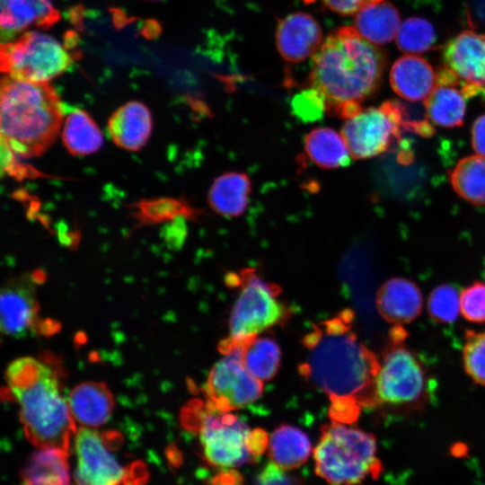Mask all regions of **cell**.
<instances>
[{
	"instance_id": "6da1fadb",
	"label": "cell",
	"mask_w": 485,
	"mask_h": 485,
	"mask_svg": "<svg viewBox=\"0 0 485 485\" xmlns=\"http://www.w3.org/2000/svg\"><path fill=\"white\" fill-rule=\"evenodd\" d=\"M303 344L306 354L300 373L329 397L333 421L349 424L361 407L377 403L380 362L353 331L350 310L314 325Z\"/></svg>"
},
{
	"instance_id": "7a4b0ae2",
	"label": "cell",
	"mask_w": 485,
	"mask_h": 485,
	"mask_svg": "<svg viewBox=\"0 0 485 485\" xmlns=\"http://www.w3.org/2000/svg\"><path fill=\"white\" fill-rule=\"evenodd\" d=\"M385 56L354 27L330 34L313 57L311 84L324 98L326 110L348 119L379 87Z\"/></svg>"
},
{
	"instance_id": "3957f363",
	"label": "cell",
	"mask_w": 485,
	"mask_h": 485,
	"mask_svg": "<svg viewBox=\"0 0 485 485\" xmlns=\"http://www.w3.org/2000/svg\"><path fill=\"white\" fill-rule=\"evenodd\" d=\"M61 377V366L51 355L23 357L6 369V395L19 406L20 419L31 444L69 454L76 427L62 392Z\"/></svg>"
},
{
	"instance_id": "277c9868",
	"label": "cell",
	"mask_w": 485,
	"mask_h": 485,
	"mask_svg": "<svg viewBox=\"0 0 485 485\" xmlns=\"http://www.w3.org/2000/svg\"><path fill=\"white\" fill-rule=\"evenodd\" d=\"M1 137L7 151L22 157L44 152L55 140L65 111L48 83L6 76L0 93Z\"/></svg>"
},
{
	"instance_id": "5b68a950",
	"label": "cell",
	"mask_w": 485,
	"mask_h": 485,
	"mask_svg": "<svg viewBox=\"0 0 485 485\" xmlns=\"http://www.w3.org/2000/svg\"><path fill=\"white\" fill-rule=\"evenodd\" d=\"M183 425L194 430L202 454L212 466L234 468L252 463L263 452L269 438L236 415L224 411L209 401L194 400L182 410Z\"/></svg>"
},
{
	"instance_id": "8992f818",
	"label": "cell",
	"mask_w": 485,
	"mask_h": 485,
	"mask_svg": "<svg viewBox=\"0 0 485 485\" xmlns=\"http://www.w3.org/2000/svg\"><path fill=\"white\" fill-rule=\"evenodd\" d=\"M313 456L316 474L331 484L357 485L381 473L375 436L346 423L323 426Z\"/></svg>"
},
{
	"instance_id": "52a82bcc",
	"label": "cell",
	"mask_w": 485,
	"mask_h": 485,
	"mask_svg": "<svg viewBox=\"0 0 485 485\" xmlns=\"http://www.w3.org/2000/svg\"><path fill=\"white\" fill-rule=\"evenodd\" d=\"M226 281L239 287V294L230 314L229 336L219 345L221 353L243 345L287 317L280 287L263 280L254 269L230 273Z\"/></svg>"
},
{
	"instance_id": "ba28073f",
	"label": "cell",
	"mask_w": 485,
	"mask_h": 485,
	"mask_svg": "<svg viewBox=\"0 0 485 485\" xmlns=\"http://www.w3.org/2000/svg\"><path fill=\"white\" fill-rule=\"evenodd\" d=\"M1 70L7 76L34 83H48L68 69L75 56L51 35L27 31L2 43Z\"/></svg>"
},
{
	"instance_id": "9c48e42d",
	"label": "cell",
	"mask_w": 485,
	"mask_h": 485,
	"mask_svg": "<svg viewBox=\"0 0 485 485\" xmlns=\"http://www.w3.org/2000/svg\"><path fill=\"white\" fill-rule=\"evenodd\" d=\"M401 342V331H396L376 375L377 403L409 406L424 401L427 394L428 378L424 367Z\"/></svg>"
},
{
	"instance_id": "30bf717a",
	"label": "cell",
	"mask_w": 485,
	"mask_h": 485,
	"mask_svg": "<svg viewBox=\"0 0 485 485\" xmlns=\"http://www.w3.org/2000/svg\"><path fill=\"white\" fill-rule=\"evenodd\" d=\"M109 434L81 427L74 436L75 485H138L144 469L124 466L111 451Z\"/></svg>"
},
{
	"instance_id": "8fae6325",
	"label": "cell",
	"mask_w": 485,
	"mask_h": 485,
	"mask_svg": "<svg viewBox=\"0 0 485 485\" xmlns=\"http://www.w3.org/2000/svg\"><path fill=\"white\" fill-rule=\"evenodd\" d=\"M403 115L402 104L387 101L379 107L362 109L346 119L341 135L351 157L371 158L386 151L404 127Z\"/></svg>"
},
{
	"instance_id": "7c38bea8",
	"label": "cell",
	"mask_w": 485,
	"mask_h": 485,
	"mask_svg": "<svg viewBox=\"0 0 485 485\" xmlns=\"http://www.w3.org/2000/svg\"><path fill=\"white\" fill-rule=\"evenodd\" d=\"M210 370L205 392L207 400L217 409L232 411L258 400L263 382L253 376L242 360V346L224 353Z\"/></svg>"
},
{
	"instance_id": "4fadbf2b",
	"label": "cell",
	"mask_w": 485,
	"mask_h": 485,
	"mask_svg": "<svg viewBox=\"0 0 485 485\" xmlns=\"http://www.w3.org/2000/svg\"><path fill=\"white\" fill-rule=\"evenodd\" d=\"M445 67L459 82L467 98L485 93V35L468 30L452 39L444 49Z\"/></svg>"
},
{
	"instance_id": "5bb4252c",
	"label": "cell",
	"mask_w": 485,
	"mask_h": 485,
	"mask_svg": "<svg viewBox=\"0 0 485 485\" xmlns=\"http://www.w3.org/2000/svg\"><path fill=\"white\" fill-rule=\"evenodd\" d=\"M32 277L8 281L1 291V331L13 338H23L39 330V303Z\"/></svg>"
},
{
	"instance_id": "9a60e30c",
	"label": "cell",
	"mask_w": 485,
	"mask_h": 485,
	"mask_svg": "<svg viewBox=\"0 0 485 485\" xmlns=\"http://www.w3.org/2000/svg\"><path fill=\"white\" fill-rule=\"evenodd\" d=\"M322 28L305 13H294L283 18L276 31V44L281 57L297 63L313 57L322 43Z\"/></svg>"
},
{
	"instance_id": "2e32d148",
	"label": "cell",
	"mask_w": 485,
	"mask_h": 485,
	"mask_svg": "<svg viewBox=\"0 0 485 485\" xmlns=\"http://www.w3.org/2000/svg\"><path fill=\"white\" fill-rule=\"evenodd\" d=\"M467 97L458 80L447 68L437 74V82L430 95L423 101L426 115L433 124L454 128L463 124Z\"/></svg>"
},
{
	"instance_id": "e0dca14e",
	"label": "cell",
	"mask_w": 485,
	"mask_h": 485,
	"mask_svg": "<svg viewBox=\"0 0 485 485\" xmlns=\"http://www.w3.org/2000/svg\"><path fill=\"white\" fill-rule=\"evenodd\" d=\"M0 7L3 41H10L31 26L47 29L59 19L51 0H1Z\"/></svg>"
},
{
	"instance_id": "ac0fdd59",
	"label": "cell",
	"mask_w": 485,
	"mask_h": 485,
	"mask_svg": "<svg viewBox=\"0 0 485 485\" xmlns=\"http://www.w3.org/2000/svg\"><path fill=\"white\" fill-rule=\"evenodd\" d=\"M376 306L381 316L394 324L413 321L421 312L422 295L410 280L394 278L384 282L376 295Z\"/></svg>"
},
{
	"instance_id": "d6986e66",
	"label": "cell",
	"mask_w": 485,
	"mask_h": 485,
	"mask_svg": "<svg viewBox=\"0 0 485 485\" xmlns=\"http://www.w3.org/2000/svg\"><path fill=\"white\" fill-rule=\"evenodd\" d=\"M437 75L425 59L405 55L398 58L390 72L392 90L410 101H425L436 85Z\"/></svg>"
},
{
	"instance_id": "ffe728a7",
	"label": "cell",
	"mask_w": 485,
	"mask_h": 485,
	"mask_svg": "<svg viewBox=\"0 0 485 485\" xmlns=\"http://www.w3.org/2000/svg\"><path fill=\"white\" fill-rule=\"evenodd\" d=\"M152 125L149 109L140 101H132L110 116L108 131L117 146L125 150L137 151L148 141Z\"/></svg>"
},
{
	"instance_id": "44dd1931",
	"label": "cell",
	"mask_w": 485,
	"mask_h": 485,
	"mask_svg": "<svg viewBox=\"0 0 485 485\" xmlns=\"http://www.w3.org/2000/svg\"><path fill=\"white\" fill-rule=\"evenodd\" d=\"M68 405L75 421L82 427L98 428L110 418L114 399L107 385L100 382H84L75 386Z\"/></svg>"
},
{
	"instance_id": "7402d4cb",
	"label": "cell",
	"mask_w": 485,
	"mask_h": 485,
	"mask_svg": "<svg viewBox=\"0 0 485 485\" xmlns=\"http://www.w3.org/2000/svg\"><path fill=\"white\" fill-rule=\"evenodd\" d=\"M354 28L375 45L392 41L401 26L397 9L386 0H371L356 14Z\"/></svg>"
},
{
	"instance_id": "603a6c76",
	"label": "cell",
	"mask_w": 485,
	"mask_h": 485,
	"mask_svg": "<svg viewBox=\"0 0 485 485\" xmlns=\"http://www.w3.org/2000/svg\"><path fill=\"white\" fill-rule=\"evenodd\" d=\"M251 190V180L246 173L225 172L211 185L208 204L220 216L236 217L245 211Z\"/></svg>"
},
{
	"instance_id": "cb8c5ba5",
	"label": "cell",
	"mask_w": 485,
	"mask_h": 485,
	"mask_svg": "<svg viewBox=\"0 0 485 485\" xmlns=\"http://www.w3.org/2000/svg\"><path fill=\"white\" fill-rule=\"evenodd\" d=\"M68 454L57 448H39L22 470V485H69Z\"/></svg>"
},
{
	"instance_id": "d4e9b609",
	"label": "cell",
	"mask_w": 485,
	"mask_h": 485,
	"mask_svg": "<svg viewBox=\"0 0 485 485\" xmlns=\"http://www.w3.org/2000/svg\"><path fill=\"white\" fill-rule=\"evenodd\" d=\"M268 447L271 462L286 471L302 466L313 451L308 436L290 425L277 428L269 437Z\"/></svg>"
},
{
	"instance_id": "484cf974",
	"label": "cell",
	"mask_w": 485,
	"mask_h": 485,
	"mask_svg": "<svg viewBox=\"0 0 485 485\" xmlns=\"http://www.w3.org/2000/svg\"><path fill=\"white\" fill-rule=\"evenodd\" d=\"M306 154L316 165L333 169L349 164L351 154L342 137L331 128H317L304 139Z\"/></svg>"
},
{
	"instance_id": "4316f807",
	"label": "cell",
	"mask_w": 485,
	"mask_h": 485,
	"mask_svg": "<svg viewBox=\"0 0 485 485\" xmlns=\"http://www.w3.org/2000/svg\"><path fill=\"white\" fill-rule=\"evenodd\" d=\"M62 139L72 154L80 156L98 151L103 143L99 127L81 109H74L66 115L63 122Z\"/></svg>"
},
{
	"instance_id": "83f0119b",
	"label": "cell",
	"mask_w": 485,
	"mask_h": 485,
	"mask_svg": "<svg viewBox=\"0 0 485 485\" xmlns=\"http://www.w3.org/2000/svg\"><path fill=\"white\" fill-rule=\"evenodd\" d=\"M454 191L463 199L485 205V157L475 154L460 160L450 172Z\"/></svg>"
},
{
	"instance_id": "f1b7e54d",
	"label": "cell",
	"mask_w": 485,
	"mask_h": 485,
	"mask_svg": "<svg viewBox=\"0 0 485 485\" xmlns=\"http://www.w3.org/2000/svg\"><path fill=\"white\" fill-rule=\"evenodd\" d=\"M278 343L268 337H255L242 345V360L248 371L261 382L271 379L280 365Z\"/></svg>"
},
{
	"instance_id": "f546056e",
	"label": "cell",
	"mask_w": 485,
	"mask_h": 485,
	"mask_svg": "<svg viewBox=\"0 0 485 485\" xmlns=\"http://www.w3.org/2000/svg\"><path fill=\"white\" fill-rule=\"evenodd\" d=\"M436 40L433 25L426 19L410 17L400 26L396 42L399 48L408 54L428 51Z\"/></svg>"
},
{
	"instance_id": "4dcf8cb0",
	"label": "cell",
	"mask_w": 485,
	"mask_h": 485,
	"mask_svg": "<svg viewBox=\"0 0 485 485\" xmlns=\"http://www.w3.org/2000/svg\"><path fill=\"white\" fill-rule=\"evenodd\" d=\"M428 313L432 319L440 323H451L461 312L460 295L451 285H440L430 293L428 301Z\"/></svg>"
},
{
	"instance_id": "1f68e13d",
	"label": "cell",
	"mask_w": 485,
	"mask_h": 485,
	"mask_svg": "<svg viewBox=\"0 0 485 485\" xmlns=\"http://www.w3.org/2000/svg\"><path fill=\"white\" fill-rule=\"evenodd\" d=\"M463 362L468 375L477 384L485 386V331H466Z\"/></svg>"
},
{
	"instance_id": "d6a6232c",
	"label": "cell",
	"mask_w": 485,
	"mask_h": 485,
	"mask_svg": "<svg viewBox=\"0 0 485 485\" xmlns=\"http://www.w3.org/2000/svg\"><path fill=\"white\" fill-rule=\"evenodd\" d=\"M460 309L467 321L485 322V283L474 282L462 291Z\"/></svg>"
},
{
	"instance_id": "836d02e7",
	"label": "cell",
	"mask_w": 485,
	"mask_h": 485,
	"mask_svg": "<svg viewBox=\"0 0 485 485\" xmlns=\"http://www.w3.org/2000/svg\"><path fill=\"white\" fill-rule=\"evenodd\" d=\"M291 105L294 114L303 121L317 120L326 110L324 98L313 87L295 95Z\"/></svg>"
},
{
	"instance_id": "e575fe53",
	"label": "cell",
	"mask_w": 485,
	"mask_h": 485,
	"mask_svg": "<svg viewBox=\"0 0 485 485\" xmlns=\"http://www.w3.org/2000/svg\"><path fill=\"white\" fill-rule=\"evenodd\" d=\"M287 472L269 462L260 470L255 485H299L298 481Z\"/></svg>"
},
{
	"instance_id": "d590c367",
	"label": "cell",
	"mask_w": 485,
	"mask_h": 485,
	"mask_svg": "<svg viewBox=\"0 0 485 485\" xmlns=\"http://www.w3.org/2000/svg\"><path fill=\"white\" fill-rule=\"evenodd\" d=\"M332 12L340 15L356 14L371 0H321Z\"/></svg>"
},
{
	"instance_id": "8d00e7d4",
	"label": "cell",
	"mask_w": 485,
	"mask_h": 485,
	"mask_svg": "<svg viewBox=\"0 0 485 485\" xmlns=\"http://www.w3.org/2000/svg\"><path fill=\"white\" fill-rule=\"evenodd\" d=\"M472 144L477 154L485 157V114L477 118L472 125Z\"/></svg>"
}]
</instances>
